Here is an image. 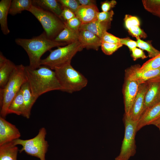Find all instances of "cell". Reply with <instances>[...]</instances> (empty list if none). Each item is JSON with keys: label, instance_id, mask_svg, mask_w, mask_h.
Masks as SVG:
<instances>
[{"label": "cell", "instance_id": "cell-3", "mask_svg": "<svg viewBox=\"0 0 160 160\" xmlns=\"http://www.w3.org/2000/svg\"><path fill=\"white\" fill-rule=\"evenodd\" d=\"M25 66L16 65L4 87L0 89V116L5 118L12 101L20 89L23 84L27 81Z\"/></svg>", "mask_w": 160, "mask_h": 160}, {"label": "cell", "instance_id": "cell-34", "mask_svg": "<svg viewBox=\"0 0 160 160\" xmlns=\"http://www.w3.org/2000/svg\"><path fill=\"white\" fill-rule=\"evenodd\" d=\"M126 27L128 29L133 26L140 25V22L138 18L135 16L126 15L124 19Z\"/></svg>", "mask_w": 160, "mask_h": 160}, {"label": "cell", "instance_id": "cell-1", "mask_svg": "<svg viewBox=\"0 0 160 160\" xmlns=\"http://www.w3.org/2000/svg\"><path fill=\"white\" fill-rule=\"evenodd\" d=\"M49 67L41 65L33 69L25 66L27 81L33 97L36 99L41 95L55 90H62V88L55 71Z\"/></svg>", "mask_w": 160, "mask_h": 160}, {"label": "cell", "instance_id": "cell-11", "mask_svg": "<svg viewBox=\"0 0 160 160\" xmlns=\"http://www.w3.org/2000/svg\"><path fill=\"white\" fill-rule=\"evenodd\" d=\"M21 134L14 125L0 116V146L20 138Z\"/></svg>", "mask_w": 160, "mask_h": 160}, {"label": "cell", "instance_id": "cell-20", "mask_svg": "<svg viewBox=\"0 0 160 160\" xmlns=\"http://www.w3.org/2000/svg\"><path fill=\"white\" fill-rule=\"evenodd\" d=\"M33 4L49 11L60 19L63 7L58 0H33Z\"/></svg>", "mask_w": 160, "mask_h": 160}, {"label": "cell", "instance_id": "cell-33", "mask_svg": "<svg viewBox=\"0 0 160 160\" xmlns=\"http://www.w3.org/2000/svg\"><path fill=\"white\" fill-rule=\"evenodd\" d=\"M114 14L112 10L107 12H99L97 14V20L100 22H111Z\"/></svg>", "mask_w": 160, "mask_h": 160}, {"label": "cell", "instance_id": "cell-26", "mask_svg": "<svg viewBox=\"0 0 160 160\" xmlns=\"http://www.w3.org/2000/svg\"><path fill=\"white\" fill-rule=\"evenodd\" d=\"M160 68V55L151 58L141 66H138L137 70L139 72H143L155 70Z\"/></svg>", "mask_w": 160, "mask_h": 160}, {"label": "cell", "instance_id": "cell-14", "mask_svg": "<svg viewBox=\"0 0 160 160\" xmlns=\"http://www.w3.org/2000/svg\"><path fill=\"white\" fill-rule=\"evenodd\" d=\"M160 118V101L157 103L147 108L143 112L137 122V130L142 128Z\"/></svg>", "mask_w": 160, "mask_h": 160}, {"label": "cell", "instance_id": "cell-21", "mask_svg": "<svg viewBox=\"0 0 160 160\" xmlns=\"http://www.w3.org/2000/svg\"><path fill=\"white\" fill-rule=\"evenodd\" d=\"M12 0H1L0 1V24L1 30L5 35L10 32L7 22L10 7Z\"/></svg>", "mask_w": 160, "mask_h": 160}, {"label": "cell", "instance_id": "cell-17", "mask_svg": "<svg viewBox=\"0 0 160 160\" xmlns=\"http://www.w3.org/2000/svg\"><path fill=\"white\" fill-rule=\"evenodd\" d=\"M78 41L84 48L97 50L101 46V39L92 33L86 30L79 31Z\"/></svg>", "mask_w": 160, "mask_h": 160}, {"label": "cell", "instance_id": "cell-5", "mask_svg": "<svg viewBox=\"0 0 160 160\" xmlns=\"http://www.w3.org/2000/svg\"><path fill=\"white\" fill-rule=\"evenodd\" d=\"M83 48L79 41L69 44L63 47H58L55 49L50 50L49 55L41 59L40 65L47 66L54 70L55 68L71 63L73 57Z\"/></svg>", "mask_w": 160, "mask_h": 160}, {"label": "cell", "instance_id": "cell-30", "mask_svg": "<svg viewBox=\"0 0 160 160\" xmlns=\"http://www.w3.org/2000/svg\"><path fill=\"white\" fill-rule=\"evenodd\" d=\"M129 33L137 39L145 38L147 36L146 34L139 26H133L128 29Z\"/></svg>", "mask_w": 160, "mask_h": 160}, {"label": "cell", "instance_id": "cell-15", "mask_svg": "<svg viewBox=\"0 0 160 160\" xmlns=\"http://www.w3.org/2000/svg\"><path fill=\"white\" fill-rule=\"evenodd\" d=\"M15 65L0 53V89L3 88L15 69Z\"/></svg>", "mask_w": 160, "mask_h": 160}, {"label": "cell", "instance_id": "cell-39", "mask_svg": "<svg viewBox=\"0 0 160 160\" xmlns=\"http://www.w3.org/2000/svg\"><path fill=\"white\" fill-rule=\"evenodd\" d=\"M117 2L115 0L105 1L101 3V8L103 12H107L114 7L116 4Z\"/></svg>", "mask_w": 160, "mask_h": 160}, {"label": "cell", "instance_id": "cell-27", "mask_svg": "<svg viewBox=\"0 0 160 160\" xmlns=\"http://www.w3.org/2000/svg\"><path fill=\"white\" fill-rule=\"evenodd\" d=\"M136 41L137 47L147 51L150 57L153 58L160 55V52L153 46L151 42H146L140 39H137Z\"/></svg>", "mask_w": 160, "mask_h": 160}, {"label": "cell", "instance_id": "cell-8", "mask_svg": "<svg viewBox=\"0 0 160 160\" xmlns=\"http://www.w3.org/2000/svg\"><path fill=\"white\" fill-rule=\"evenodd\" d=\"M123 121L125 127L124 136L120 153L115 160H129L136 152L135 137L137 132V121L132 120L125 114Z\"/></svg>", "mask_w": 160, "mask_h": 160}, {"label": "cell", "instance_id": "cell-40", "mask_svg": "<svg viewBox=\"0 0 160 160\" xmlns=\"http://www.w3.org/2000/svg\"><path fill=\"white\" fill-rule=\"evenodd\" d=\"M80 5L89 6L96 5V1L93 0H78Z\"/></svg>", "mask_w": 160, "mask_h": 160}, {"label": "cell", "instance_id": "cell-13", "mask_svg": "<svg viewBox=\"0 0 160 160\" xmlns=\"http://www.w3.org/2000/svg\"><path fill=\"white\" fill-rule=\"evenodd\" d=\"M138 66H131L126 71V79L136 81L140 84L160 76V68L151 71L139 72L137 70Z\"/></svg>", "mask_w": 160, "mask_h": 160}, {"label": "cell", "instance_id": "cell-32", "mask_svg": "<svg viewBox=\"0 0 160 160\" xmlns=\"http://www.w3.org/2000/svg\"><path fill=\"white\" fill-rule=\"evenodd\" d=\"M58 2L63 7L67 8L74 13L80 5L77 0H59Z\"/></svg>", "mask_w": 160, "mask_h": 160}, {"label": "cell", "instance_id": "cell-28", "mask_svg": "<svg viewBox=\"0 0 160 160\" xmlns=\"http://www.w3.org/2000/svg\"><path fill=\"white\" fill-rule=\"evenodd\" d=\"M144 8L153 15L160 11V0L142 1Z\"/></svg>", "mask_w": 160, "mask_h": 160}, {"label": "cell", "instance_id": "cell-35", "mask_svg": "<svg viewBox=\"0 0 160 160\" xmlns=\"http://www.w3.org/2000/svg\"><path fill=\"white\" fill-rule=\"evenodd\" d=\"M101 39L102 42L120 44V38L114 36L107 31L103 34Z\"/></svg>", "mask_w": 160, "mask_h": 160}, {"label": "cell", "instance_id": "cell-42", "mask_svg": "<svg viewBox=\"0 0 160 160\" xmlns=\"http://www.w3.org/2000/svg\"><path fill=\"white\" fill-rule=\"evenodd\" d=\"M153 15L158 17L160 19V11L153 14Z\"/></svg>", "mask_w": 160, "mask_h": 160}, {"label": "cell", "instance_id": "cell-16", "mask_svg": "<svg viewBox=\"0 0 160 160\" xmlns=\"http://www.w3.org/2000/svg\"><path fill=\"white\" fill-rule=\"evenodd\" d=\"M99 10L95 5L89 6L80 5L75 12L76 17L79 18L82 24L88 23L97 20Z\"/></svg>", "mask_w": 160, "mask_h": 160}, {"label": "cell", "instance_id": "cell-37", "mask_svg": "<svg viewBox=\"0 0 160 160\" xmlns=\"http://www.w3.org/2000/svg\"><path fill=\"white\" fill-rule=\"evenodd\" d=\"M132 56L134 60L139 58L145 59L147 57L143 50L137 47L133 49L131 51Z\"/></svg>", "mask_w": 160, "mask_h": 160}, {"label": "cell", "instance_id": "cell-7", "mask_svg": "<svg viewBox=\"0 0 160 160\" xmlns=\"http://www.w3.org/2000/svg\"><path fill=\"white\" fill-rule=\"evenodd\" d=\"M47 131L44 127L41 128L37 135L34 137L28 140L18 139L13 141L15 145H20L22 148L20 152L24 151L27 154L36 157L40 160H46L45 155L49 145L45 140Z\"/></svg>", "mask_w": 160, "mask_h": 160}, {"label": "cell", "instance_id": "cell-41", "mask_svg": "<svg viewBox=\"0 0 160 160\" xmlns=\"http://www.w3.org/2000/svg\"><path fill=\"white\" fill-rule=\"evenodd\" d=\"M159 123H160V118L153 122L150 125H154L155 124Z\"/></svg>", "mask_w": 160, "mask_h": 160}, {"label": "cell", "instance_id": "cell-23", "mask_svg": "<svg viewBox=\"0 0 160 160\" xmlns=\"http://www.w3.org/2000/svg\"><path fill=\"white\" fill-rule=\"evenodd\" d=\"M24 108L23 95L20 89L10 103L8 108L7 114L13 113L18 115H22Z\"/></svg>", "mask_w": 160, "mask_h": 160}, {"label": "cell", "instance_id": "cell-2", "mask_svg": "<svg viewBox=\"0 0 160 160\" xmlns=\"http://www.w3.org/2000/svg\"><path fill=\"white\" fill-rule=\"evenodd\" d=\"M15 42L27 52L29 60V67L33 69L39 68L42 55L55 47L65 45V43L56 41L49 38L44 31L39 36L30 39L17 38Z\"/></svg>", "mask_w": 160, "mask_h": 160}, {"label": "cell", "instance_id": "cell-9", "mask_svg": "<svg viewBox=\"0 0 160 160\" xmlns=\"http://www.w3.org/2000/svg\"><path fill=\"white\" fill-rule=\"evenodd\" d=\"M147 88V82L139 85L138 92L128 115L133 121L138 122L144 112L145 97Z\"/></svg>", "mask_w": 160, "mask_h": 160}, {"label": "cell", "instance_id": "cell-29", "mask_svg": "<svg viewBox=\"0 0 160 160\" xmlns=\"http://www.w3.org/2000/svg\"><path fill=\"white\" fill-rule=\"evenodd\" d=\"M122 45L120 44H114L102 42L101 45L102 50L105 54L110 55L122 47Z\"/></svg>", "mask_w": 160, "mask_h": 160}, {"label": "cell", "instance_id": "cell-6", "mask_svg": "<svg viewBox=\"0 0 160 160\" xmlns=\"http://www.w3.org/2000/svg\"><path fill=\"white\" fill-rule=\"evenodd\" d=\"M28 11L41 24L47 36L53 40L65 27L64 22L53 13L33 5Z\"/></svg>", "mask_w": 160, "mask_h": 160}, {"label": "cell", "instance_id": "cell-24", "mask_svg": "<svg viewBox=\"0 0 160 160\" xmlns=\"http://www.w3.org/2000/svg\"><path fill=\"white\" fill-rule=\"evenodd\" d=\"M79 33L65 26L53 40L58 42L71 43L78 41Z\"/></svg>", "mask_w": 160, "mask_h": 160}, {"label": "cell", "instance_id": "cell-18", "mask_svg": "<svg viewBox=\"0 0 160 160\" xmlns=\"http://www.w3.org/2000/svg\"><path fill=\"white\" fill-rule=\"evenodd\" d=\"M111 22H100L96 20L91 22L81 24L79 29L89 31L101 39L103 34L111 27Z\"/></svg>", "mask_w": 160, "mask_h": 160}, {"label": "cell", "instance_id": "cell-43", "mask_svg": "<svg viewBox=\"0 0 160 160\" xmlns=\"http://www.w3.org/2000/svg\"><path fill=\"white\" fill-rule=\"evenodd\" d=\"M154 125L156 126L157 127L159 128V129L160 131V123L156 124H155Z\"/></svg>", "mask_w": 160, "mask_h": 160}, {"label": "cell", "instance_id": "cell-10", "mask_svg": "<svg viewBox=\"0 0 160 160\" xmlns=\"http://www.w3.org/2000/svg\"><path fill=\"white\" fill-rule=\"evenodd\" d=\"M146 82L148 88L145 97L144 111L160 101V76Z\"/></svg>", "mask_w": 160, "mask_h": 160}, {"label": "cell", "instance_id": "cell-19", "mask_svg": "<svg viewBox=\"0 0 160 160\" xmlns=\"http://www.w3.org/2000/svg\"><path fill=\"white\" fill-rule=\"evenodd\" d=\"M20 89L22 92L24 103L22 116L28 119L30 118L32 107L37 100L33 97L27 81L23 84Z\"/></svg>", "mask_w": 160, "mask_h": 160}, {"label": "cell", "instance_id": "cell-4", "mask_svg": "<svg viewBox=\"0 0 160 160\" xmlns=\"http://www.w3.org/2000/svg\"><path fill=\"white\" fill-rule=\"evenodd\" d=\"M54 71L62 91L72 93L80 91L87 84V79L71 63L56 68Z\"/></svg>", "mask_w": 160, "mask_h": 160}, {"label": "cell", "instance_id": "cell-38", "mask_svg": "<svg viewBox=\"0 0 160 160\" xmlns=\"http://www.w3.org/2000/svg\"><path fill=\"white\" fill-rule=\"evenodd\" d=\"M120 44L128 47L131 51L133 49L137 47V41H133L128 37L120 38Z\"/></svg>", "mask_w": 160, "mask_h": 160}, {"label": "cell", "instance_id": "cell-22", "mask_svg": "<svg viewBox=\"0 0 160 160\" xmlns=\"http://www.w3.org/2000/svg\"><path fill=\"white\" fill-rule=\"evenodd\" d=\"M18 148L13 141L0 146V160H17Z\"/></svg>", "mask_w": 160, "mask_h": 160}, {"label": "cell", "instance_id": "cell-31", "mask_svg": "<svg viewBox=\"0 0 160 160\" xmlns=\"http://www.w3.org/2000/svg\"><path fill=\"white\" fill-rule=\"evenodd\" d=\"M64 23L65 26L77 32H79V28L82 24L81 21L76 17L64 22Z\"/></svg>", "mask_w": 160, "mask_h": 160}, {"label": "cell", "instance_id": "cell-12", "mask_svg": "<svg viewBox=\"0 0 160 160\" xmlns=\"http://www.w3.org/2000/svg\"><path fill=\"white\" fill-rule=\"evenodd\" d=\"M140 84L137 81L126 79L124 87L125 114L128 115L137 95Z\"/></svg>", "mask_w": 160, "mask_h": 160}, {"label": "cell", "instance_id": "cell-36", "mask_svg": "<svg viewBox=\"0 0 160 160\" xmlns=\"http://www.w3.org/2000/svg\"><path fill=\"white\" fill-rule=\"evenodd\" d=\"M63 10L60 19L64 22L68 20L76 17L74 13L69 9L62 6Z\"/></svg>", "mask_w": 160, "mask_h": 160}, {"label": "cell", "instance_id": "cell-25", "mask_svg": "<svg viewBox=\"0 0 160 160\" xmlns=\"http://www.w3.org/2000/svg\"><path fill=\"white\" fill-rule=\"evenodd\" d=\"M33 4L31 0H13L12 1L9 14L12 16L20 13L23 11H28Z\"/></svg>", "mask_w": 160, "mask_h": 160}]
</instances>
